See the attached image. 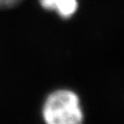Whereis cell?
<instances>
[{
    "label": "cell",
    "mask_w": 124,
    "mask_h": 124,
    "mask_svg": "<svg viewBox=\"0 0 124 124\" xmlns=\"http://www.w3.org/2000/svg\"><path fill=\"white\" fill-rule=\"evenodd\" d=\"M45 124H83L84 111L78 95L70 89H57L50 93L41 108Z\"/></svg>",
    "instance_id": "cell-1"
},
{
    "label": "cell",
    "mask_w": 124,
    "mask_h": 124,
    "mask_svg": "<svg viewBox=\"0 0 124 124\" xmlns=\"http://www.w3.org/2000/svg\"><path fill=\"white\" fill-rule=\"evenodd\" d=\"M40 4L44 9L56 12L64 19L72 18L78 9V0H40Z\"/></svg>",
    "instance_id": "cell-2"
},
{
    "label": "cell",
    "mask_w": 124,
    "mask_h": 124,
    "mask_svg": "<svg viewBox=\"0 0 124 124\" xmlns=\"http://www.w3.org/2000/svg\"><path fill=\"white\" fill-rule=\"evenodd\" d=\"M4 1V8H13L18 5L22 0H3Z\"/></svg>",
    "instance_id": "cell-3"
},
{
    "label": "cell",
    "mask_w": 124,
    "mask_h": 124,
    "mask_svg": "<svg viewBox=\"0 0 124 124\" xmlns=\"http://www.w3.org/2000/svg\"><path fill=\"white\" fill-rule=\"evenodd\" d=\"M4 8V1L0 0V8Z\"/></svg>",
    "instance_id": "cell-4"
}]
</instances>
